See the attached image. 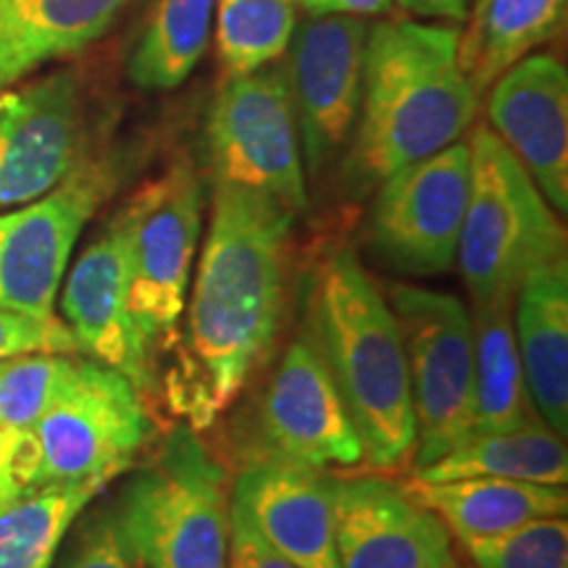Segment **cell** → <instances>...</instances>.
<instances>
[{"label":"cell","mask_w":568,"mask_h":568,"mask_svg":"<svg viewBox=\"0 0 568 568\" xmlns=\"http://www.w3.org/2000/svg\"><path fill=\"white\" fill-rule=\"evenodd\" d=\"M293 224V213L272 197L213 182L211 224L187 297L195 418L230 406L272 351Z\"/></svg>","instance_id":"6da1fadb"},{"label":"cell","mask_w":568,"mask_h":568,"mask_svg":"<svg viewBox=\"0 0 568 568\" xmlns=\"http://www.w3.org/2000/svg\"><path fill=\"white\" fill-rule=\"evenodd\" d=\"M458 30L379 21L368 30L364 92L345 148V193L364 197L395 169L460 140L479 98L458 67Z\"/></svg>","instance_id":"7a4b0ae2"},{"label":"cell","mask_w":568,"mask_h":568,"mask_svg":"<svg viewBox=\"0 0 568 568\" xmlns=\"http://www.w3.org/2000/svg\"><path fill=\"white\" fill-rule=\"evenodd\" d=\"M308 326L374 468L414 456L416 422L406 345L389 301L353 247H337L311 284Z\"/></svg>","instance_id":"3957f363"},{"label":"cell","mask_w":568,"mask_h":568,"mask_svg":"<svg viewBox=\"0 0 568 568\" xmlns=\"http://www.w3.org/2000/svg\"><path fill=\"white\" fill-rule=\"evenodd\" d=\"M471 190L456 266L474 305L514 301L535 268L566 258V234L527 169L489 126L468 140Z\"/></svg>","instance_id":"277c9868"},{"label":"cell","mask_w":568,"mask_h":568,"mask_svg":"<svg viewBox=\"0 0 568 568\" xmlns=\"http://www.w3.org/2000/svg\"><path fill=\"white\" fill-rule=\"evenodd\" d=\"M230 500L222 464L176 426L111 506L151 568H230Z\"/></svg>","instance_id":"5b68a950"},{"label":"cell","mask_w":568,"mask_h":568,"mask_svg":"<svg viewBox=\"0 0 568 568\" xmlns=\"http://www.w3.org/2000/svg\"><path fill=\"white\" fill-rule=\"evenodd\" d=\"M40 485L109 487L155 437L140 389L98 361L74 358L59 395L32 429Z\"/></svg>","instance_id":"8992f818"},{"label":"cell","mask_w":568,"mask_h":568,"mask_svg":"<svg viewBox=\"0 0 568 568\" xmlns=\"http://www.w3.org/2000/svg\"><path fill=\"white\" fill-rule=\"evenodd\" d=\"M130 243V316L155 358L176 337L203 230V187L190 161H174L119 211Z\"/></svg>","instance_id":"52a82bcc"},{"label":"cell","mask_w":568,"mask_h":568,"mask_svg":"<svg viewBox=\"0 0 568 568\" xmlns=\"http://www.w3.org/2000/svg\"><path fill=\"white\" fill-rule=\"evenodd\" d=\"M205 140L213 182L272 197L295 219L308 213L301 134L284 63L226 77L211 103Z\"/></svg>","instance_id":"ba28073f"},{"label":"cell","mask_w":568,"mask_h":568,"mask_svg":"<svg viewBox=\"0 0 568 568\" xmlns=\"http://www.w3.org/2000/svg\"><path fill=\"white\" fill-rule=\"evenodd\" d=\"M389 305L406 345L418 471L474 432V318L460 297L416 284H393Z\"/></svg>","instance_id":"9c48e42d"},{"label":"cell","mask_w":568,"mask_h":568,"mask_svg":"<svg viewBox=\"0 0 568 568\" xmlns=\"http://www.w3.org/2000/svg\"><path fill=\"white\" fill-rule=\"evenodd\" d=\"M374 190L366 240L376 258L406 276L450 272L471 190L468 142L395 169Z\"/></svg>","instance_id":"30bf717a"},{"label":"cell","mask_w":568,"mask_h":568,"mask_svg":"<svg viewBox=\"0 0 568 568\" xmlns=\"http://www.w3.org/2000/svg\"><path fill=\"white\" fill-rule=\"evenodd\" d=\"M116 182L119 169L111 161L82 159L51 193L0 211V308L55 318L77 240Z\"/></svg>","instance_id":"8fae6325"},{"label":"cell","mask_w":568,"mask_h":568,"mask_svg":"<svg viewBox=\"0 0 568 568\" xmlns=\"http://www.w3.org/2000/svg\"><path fill=\"white\" fill-rule=\"evenodd\" d=\"M368 30L364 17L324 13L295 27L284 51L303 166L311 176H322L351 142L364 92Z\"/></svg>","instance_id":"7c38bea8"},{"label":"cell","mask_w":568,"mask_h":568,"mask_svg":"<svg viewBox=\"0 0 568 568\" xmlns=\"http://www.w3.org/2000/svg\"><path fill=\"white\" fill-rule=\"evenodd\" d=\"M84 101L74 71L0 92V211L51 193L84 159Z\"/></svg>","instance_id":"4fadbf2b"},{"label":"cell","mask_w":568,"mask_h":568,"mask_svg":"<svg viewBox=\"0 0 568 568\" xmlns=\"http://www.w3.org/2000/svg\"><path fill=\"white\" fill-rule=\"evenodd\" d=\"M264 453L324 471L364 464V445L322 353L303 329L268 376L258 403Z\"/></svg>","instance_id":"5bb4252c"},{"label":"cell","mask_w":568,"mask_h":568,"mask_svg":"<svg viewBox=\"0 0 568 568\" xmlns=\"http://www.w3.org/2000/svg\"><path fill=\"white\" fill-rule=\"evenodd\" d=\"M339 568H450L453 535L406 485L385 477L332 479Z\"/></svg>","instance_id":"9a60e30c"},{"label":"cell","mask_w":568,"mask_h":568,"mask_svg":"<svg viewBox=\"0 0 568 568\" xmlns=\"http://www.w3.org/2000/svg\"><path fill=\"white\" fill-rule=\"evenodd\" d=\"M61 314L77 351L116 368L138 389L151 387L153 358L130 316V243L119 213L63 276Z\"/></svg>","instance_id":"2e32d148"},{"label":"cell","mask_w":568,"mask_h":568,"mask_svg":"<svg viewBox=\"0 0 568 568\" xmlns=\"http://www.w3.org/2000/svg\"><path fill=\"white\" fill-rule=\"evenodd\" d=\"M487 119L556 213L568 211V71L531 53L487 90Z\"/></svg>","instance_id":"e0dca14e"},{"label":"cell","mask_w":568,"mask_h":568,"mask_svg":"<svg viewBox=\"0 0 568 568\" xmlns=\"http://www.w3.org/2000/svg\"><path fill=\"white\" fill-rule=\"evenodd\" d=\"M232 503L295 568H339L332 477L324 471L261 453L240 468Z\"/></svg>","instance_id":"ac0fdd59"},{"label":"cell","mask_w":568,"mask_h":568,"mask_svg":"<svg viewBox=\"0 0 568 568\" xmlns=\"http://www.w3.org/2000/svg\"><path fill=\"white\" fill-rule=\"evenodd\" d=\"M514 332L531 406L542 422L568 432V261L539 266L514 297Z\"/></svg>","instance_id":"d6986e66"},{"label":"cell","mask_w":568,"mask_h":568,"mask_svg":"<svg viewBox=\"0 0 568 568\" xmlns=\"http://www.w3.org/2000/svg\"><path fill=\"white\" fill-rule=\"evenodd\" d=\"M130 0H0V92L111 30Z\"/></svg>","instance_id":"ffe728a7"},{"label":"cell","mask_w":568,"mask_h":568,"mask_svg":"<svg viewBox=\"0 0 568 568\" xmlns=\"http://www.w3.org/2000/svg\"><path fill=\"white\" fill-rule=\"evenodd\" d=\"M406 489L439 516L458 539L489 537L537 518L566 516V487L539 481L471 477L450 481L410 479Z\"/></svg>","instance_id":"44dd1931"},{"label":"cell","mask_w":568,"mask_h":568,"mask_svg":"<svg viewBox=\"0 0 568 568\" xmlns=\"http://www.w3.org/2000/svg\"><path fill=\"white\" fill-rule=\"evenodd\" d=\"M568 0H471L468 30L458 34V67L477 98L500 74L556 40Z\"/></svg>","instance_id":"7402d4cb"},{"label":"cell","mask_w":568,"mask_h":568,"mask_svg":"<svg viewBox=\"0 0 568 568\" xmlns=\"http://www.w3.org/2000/svg\"><path fill=\"white\" fill-rule=\"evenodd\" d=\"M471 477L539 481L566 487L568 453L564 437L535 416L510 432H471L456 447L418 468L414 479L450 481Z\"/></svg>","instance_id":"603a6c76"},{"label":"cell","mask_w":568,"mask_h":568,"mask_svg":"<svg viewBox=\"0 0 568 568\" xmlns=\"http://www.w3.org/2000/svg\"><path fill=\"white\" fill-rule=\"evenodd\" d=\"M474 432H510L537 416L514 332V301L474 305Z\"/></svg>","instance_id":"cb8c5ba5"},{"label":"cell","mask_w":568,"mask_h":568,"mask_svg":"<svg viewBox=\"0 0 568 568\" xmlns=\"http://www.w3.org/2000/svg\"><path fill=\"white\" fill-rule=\"evenodd\" d=\"M213 0H151L126 71L134 88L169 92L187 82L205 53Z\"/></svg>","instance_id":"d4e9b609"},{"label":"cell","mask_w":568,"mask_h":568,"mask_svg":"<svg viewBox=\"0 0 568 568\" xmlns=\"http://www.w3.org/2000/svg\"><path fill=\"white\" fill-rule=\"evenodd\" d=\"M101 481L45 485L0 508V568H53L55 558Z\"/></svg>","instance_id":"484cf974"},{"label":"cell","mask_w":568,"mask_h":568,"mask_svg":"<svg viewBox=\"0 0 568 568\" xmlns=\"http://www.w3.org/2000/svg\"><path fill=\"white\" fill-rule=\"evenodd\" d=\"M213 9L226 77L280 61L297 27V0H213Z\"/></svg>","instance_id":"4316f807"},{"label":"cell","mask_w":568,"mask_h":568,"mask_svg":"<svg viewBox=\"0 0 568 568\" xmlns=\"http://www.w3.org/2000/svg\"><path fill=\"white\" fill-rule=\"evenodd\" d=\"M74 366L71 353H27L0 361V429L32 432Z\"/></svg>","instance_id":"83f0119b"},{"label":"cell","mask_w":568,"mask_h":568,"mask_svg":"<svg viewBox=\"0 0 568 568\" xmlns=\"http://www.w3.org/2000/svg\"><path fill=\"white\" fill-rule=\"evenodd\" d=\"M460 542L477 568H568L566 516L537 518L500 535Z\"/></svg>","instance_id":"f1b7e54d"},{"label":"cell","mask_w":568,"mask_h":568,"mask_svg":"<svg viewBox=\"0 0 568 568\" xmlns=\"http://www.w3.org/2000/svg\"><path fill=\"white\" fill-rule=\"evenodd\" d=\"M53 568H151L130 542L113 506L82 514Z\"/></svg>","instance_id":"f546056e"},{"label":"cell","mask_w":568,"mask_h":568,"mask_svg":"<svg viewBox=\"0 0 568 568\" xmlns=\"http://www.w3.org/2000/svg\"><path fill=\"white\" fill-rule=\"evenodd\" d=\"M27 353H77L69 326L59 318H38L0 308V361Z\"/></svg>","instance_id":"4dcf8cb0"},{"label":"cell","mask_w":568,"mask_h":568,"mask_svg":"<svg viewBox=\"0 0 568 568\" xmlns=\"http://www.w3.org/2000/svg\"><path fill=\"white\" fill-rule=\"evenodd\" d=\"M230 568H295L268 548L247 516L230 500Z\"/></svg>","instance_id":"1f68e13d"},{"label":"cell","mask_w":568,"mask_h":568,"mask_svg":"<svg viewBox=\"0 0 568 568\" xmlns=\"http://www.w3.org/2000/svg\"><path fill=\"white\" fill-rule=\"evenodd\" d=\"M311 17L324 13H347V17H382L393 9V0H297Z\"/></svg>","instance_id":"d6a6232c"},{"label":"cell","mask_w":568,"mask_h":568,"mask_svg":"<svg viewBox=\"0 0 568 568\" xmlns=\"http://www.w3.org/2000/svg\"><path fill=\"white\" fill-rule=\"evenodd\" d=\"M403 11L416 19H443V21H466L471 0H393Z\"/></svg>","instance_id":"836d02e7"},{"label":"cell","mask_w":568,"mask_h":568,"mask_svg":"<svg viewBox=\"0 0 568 568\" xmlns=\"http://www.w3.org/2000/svg\"><path fill=\"white\" fill-rule=\"evenodd\" d=\"M450 568H464V566H458V564H453V566H450Z\"/></svg>","instance_id":"e575fe53"}]
</instances>
